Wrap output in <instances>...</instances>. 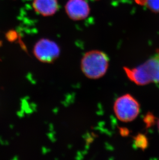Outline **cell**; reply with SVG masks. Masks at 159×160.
Segmentation results:
<instances>
[{
	"instance_id": "cell-1",
	"label": "cell",
	"mask_w": 159,
	"mask_h": 160,
	"mask_svg": "<svg viewBox=\"0 0 159 160\" xmlns=\"http://www.w3.org/2000/svg\"><path fill=\"white\" fill-rule=\"evenodd\" d=\"M129 80L138 86L159 83V49L149 59L134 68L123 67Z\"/></svg>"
},
{
	"instance_id": "cell-2",
	"label": "cell",
	"mask_w": 159,
	"mask_h": 160,
	"mask_svg": "<svg viewBox=\"0 0 159 160\" xmlns=\"http://www.w3.org/2000/svg\"><path fill=\"white\" fill-rule=\"evenodd\" d=\"M81 71L86 77L98 79L104 77L109 67L108 56L99 50H92L85 53L81 61Z\"/></svg>"
},
{
	"instance_id": "cell-3",
	"label": "cell",
	"mask_w": 159,
	"mask_h": 160,
	"mask_svg": "<svg viewBox=\"0 0 159 160\" xmlns=\"http://www.w3.org/2000/svg\"><path fill=\"white\" fill-rule=\"evenodd\" d=\"M113 110L116 118L123 122H131L137 117L140 112L138 101L130 94L120 96L116 100Z\"/></svg>"
},
{
	"instance_id": "cell-4",
	"label": "cell",
	"mask_w": 159,
	"mask_h": 160,
	"mask_svg": "<svg viewBox=\"0 0 159 160\" xmlns=\"http://www.w3.org/2000/svg\"><path fill=\"white\" fill-rule=\"evenodd\" d=\"M33 52L39 61L45 63H52L59 57L60 49L53 41L41 39L35 45Z\"/></svg>"
},
{
	"instance_id": "cell-5",
	"label": "cell",
	"mask_w": 159,
	"mask_h": 160,
	"mask_svg": "<svg viewBox=\"0 0 159 160\" xmlns=\"http://www.w3.org/2000/svg\"><path fill=\"white\" fill-rule=\"evenodd\" d=\"M66 11L71 19L80 20L86 18L90 10L85 0H69L66 5Z\"/></svg>"
},
{
	"instance_id": "cell-6",
	"label": "cell",
	"mask_w": 159,
	"mask_h": 160,
	"mask_svg": "<svg viewBox=\"0 0 159 160\" xmlns=\"http://www.w3.org/2000/svg\"><path fill=\"white\" fill-rule=\"evenodd\" d=\"M35 11L45 16L54 15L59 9L57 0H33Z\"/></svg>"
},
{
	"instance_id": "cell-7",
	"label": "cell",
	"mask_w": 159,
	"mask_h": 160,
	"mask_svg": "<svg viewBox=\"0 0 159 160\" xmlns=\"http://www.w3.org/2000/svg\"><path fill=\"white\" fill-rule=\"evenodd\" d=\"M134 143L137 148L144 150L148 146V140L145 135L138 134L134 138Z\"/></svg>"
},
{
	"instance_id": "cell-8",
	"label": "cell",
	"mask_w": 159,
	"mask_h": 160,
	"mask_svg": "<svg viewBox=\"0 0 159 160\" xmlns=\"http://www.w3.org/2000/svg\"><path fill=\"white\" fill-rule=\"evenodd\" d=\"M143 6H146L153 12H159V0H145Z\"/></svg>"
},
{
	"instance_id": "cell-9",
	"label": "cell",
	"mask_w": 159,
	"mask_h": 160,
	"mask_svg": "<svg viewBox=\"0 0 159 160\" xmlns=\"http://www.w3.org/2000/svg\"><path fill=\"white\" fill-rule=\"evenodd\" d=\"M145 119V122L146 124L147 125V127H150L151 125L153 124V123L155 122V117L152 114L149 113L147 114L145 116V118H144Z\"/></svg>"
},
{
	"instance_id": "cell-10",
	"label": "cell",
	"mask_w": 159,
	"mask_h": 160,
	"mask_svg": "<svg viewBox=\"0 0 159 160\" xmlns=\"http://www.w3.org/2000/svg\"><path fill=\"white\" fill-rule=\"evenodd\" d=\"M119 132L122 136H126L129 134V131L126 128H120Z\"/></svg>"
},
{
	"instance_id": "cell-11",
	"label": "cell",
	"mask_w": 159,
	"mask_h": 160,
	"mask_svg": "<svg viewBox=\"0 0 159 160\" xmlns=\"http://www.w3.org/2000/svg\"><path fill=\"white\" fill-rule=\"evenodd\" d=\"M136 3H137L138 4L141 5H144V1L145 0H134Z\"/></svg>"
},
{
	"instance_id": "cell-12",
	"label": "cell",
	"mask_w": 159,
	"mask_h": 160,
	"mask_svg": "<svg viewBox=\"0 0 159 160\" xmlns=\"http://www.w3.org/2000/svg\"><path fill=\"white\" fill-rule=\"evenodd\" d=\"M157 124H158V131H159V119H158V121H157Z\"/></svg>"
}]
</instances>
